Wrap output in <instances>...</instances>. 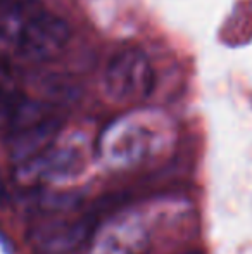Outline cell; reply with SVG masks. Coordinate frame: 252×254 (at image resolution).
Returning a JSON list of instances; mask_svg holds the SVG:
<instances>
[{
	"mask_svg": "<svg viewBox=\"0 0 252 254\" xmlns=\"http://www.w3.org/2000/svg\"><path fill=\"white\" fill-rule=\"evenodd\" d=\"M104 85L116 102H140L154 88V67L149 57L137 49L116 54L105 67Z\"/></svg>",
	"mask_w": 252,
	"mask_h": 254,
	"instance_id": "obj_1",
	"label": "cell"
},
{
	"mask_svg": "<svg viewBox=\"0 0 252 254\" xmlns=\"http://www.w3.org/2000/svg\"><path fill=\"white\" fill-rule=\"evenodd\" d=\"M69 37V24L44 7L19 35L14 54L30 63H44L57 57L67 45Z\"/></svg>",
	"mask_w": 252,
	"mask_h": 254,
	"instance_id": "obj_2",
	"label": "cell"
},
{
	"mask_svg": "<svg viewBox=\"0 0 252 254\" xmlns=\"http://www.w3.org/2000/svg\"><path fill=\"white\" fill-rule=\"evenodd\" d=\"M95 227V214L78 220L50 221L37 228L33 244L38 254H69L76 251Z\"/></svg>",
	"mask_w": 252,
	"mask_h": 254,
	"instance_id": "obj_3",
	"label": "cell"
},
{
	"mask_svg": "<svg viewBox=\"0 0 252 254\" xmlns=\"http://www.w3.org/2000/svg\"><path fill=\"white\" fill-rule=\"evenodd\" d=\"M155 131L147 116H128L105 131V149L114 159H135L154 145Z\"/></svg>",
	"mask_w": 252,
	"mask_h": 254,
	"instance_id": "obj_4",
	"label": "cell"
},
{
	"mask_svg": "<svg viewBox=\"0 0 252 254\" xmlns=\"http://www.w3.org/2000/svg\"><path fill=\"white\" fill-rule=\"evenodd\" d=\"M59 121L54 116H47L35 123L12 130L10 138V154L16 161L26 163L33 157L40 156L52 144L54 137L59 131Z\"/></svg>",
	"mask_w": 252,
	"mask_h": 254,
	"instance_id": "obj_5",
	"label": "cell"
},
{
	"mask_svg": "<svg viewBox=\"0 0 252 254\" xmlns=\"http://www.w3.org/2000/svg\"><path fill=\"white\" fill-rule=\"evenodd\" d=\"M40 0H16L0 14V49L14 52L16 42L35 14L44 9Z\"/></svg>",
	"mask_w": 252,
	"mask_h": 254,
	"instance_id": "obj_6",
	"label": "cell"
},
{
	"mask_svg": "<svg viewBox=\"0 0 252 254\" xmlns=\"http://www.w3.org/2000/svg\"><path fill=\"white\" fill-rule=\"evenodd\" d=\"M26 163L35 164L37 175L55 180V178L69 177L71 173H74L80 166V156L71 149H59V151L50 152L44 151L40 156L26 161Z\"/></svg>",
	"mask_w": 252,
	"mask_h": 254,
	"instance_id": "obj_7",
	"label": "cell"
},
{
	"mask_svg": "<svg viewBox=\"0 0 252 254\" xmlns=\"http://www.w3.org/2000/svg\"><path fill=\"white\" fill-rule=\"evenodd\" d=\"M24 102L26 97L17 88L0 85V123L10 127Z\"/></svg>",
	"mask_w": 252,
	"mask_h": 254,
	"instance_id": "obj_8",
	"label": "cell"
},
{
	"mask_svg": "<svg viewBox=\"0 0 252 254\" xmlns=\"http://www.w3.org/2000/svg\"><path fill=\"white\" fill-rule=\"evenodd\" d=\"M7 199V190H5V185H3V180L0 177V204H3Z\"/></svg>",
	"mask_w": 252,
	"mask_h": 254,
	"instance_id": "obj_9",
	"label": "cell"
},
{
	"mask_svg": "<svg viewBox=\"0 0 252 254\" xmlns=\"http://www.w3.org/2000/svg\"><path fill=\"white\" fill-rule=\"evenodd\" d=\"M185 254H204V253H199V251H189V253H185Z\"/></svg>",
	"mask_w": 252,
	"mask_h": 254,
	"instance_id": "obj_10",
	"label": "cell"
}]
</instances>
